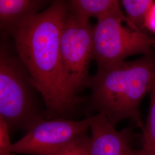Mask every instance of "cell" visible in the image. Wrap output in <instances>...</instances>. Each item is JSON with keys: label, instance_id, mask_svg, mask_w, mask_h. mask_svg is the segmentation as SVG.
Listing matches in <instances>:
<instances>
[{"label": "cell", "instance_id": "13", "mask_svg": "<svg viewBox=\"0 0 155 155\" xmlns=\"http://www.w3.org/2000/svg\"><path fill=\"white\" fill-rule=\"evenodd\" d=\"M10 132L5 121L0 117V155H15L12 152Z\"/></svg>", "mask_w": 155, "mask_h": 155}, {"label": "cell", "instance_id": "1", "mask_svg": "<svg viewBox=\"0 0 155 155\" xmlns=\"http://www.w3.org/2000/svg\"><path fill=\"white\" fill-rule=\"evenodd\" d=\"M68 14L67 1H52L12 33L17 56L41 95L47 119L68 118L81 103L69 93L61 72L60 40Z\"/></svg>", "mask_w": 155, "mask_h": 155}, {"label": "cell", "instance_id": "6", "mask_svg": "<svg viewBox=\"0 0 155 155\" xmlns=\"http://www.w3.org/2000/svg\"><path fill=\"white\" fill-rule=\"evenodd\" d=\"M89 128L87 117L82 120L44 118L36 122L23 137L12 144V152L27 155H53L86 133Z\"/></svg>", "mask_w": 155, "mask_h": 155}, {"label": "cell", "instance_id": "8", "mask_svg": "<svg viewBox=\"0 0 155 155\" xmlns=\"http://www.w3.org/2000/svg\"><path fill=\"white\" fill-rule=\"evenodd\" d=\"M50 1L44 0H0V27L4 35H11L29 18L40 12Z\"/></svg>", "mask_w": 155, "mask_h": 155}, {"label": "cell", "instance_id": "4", "mask_svg": "<svg viewBox=\"0 0 155 155\" xmlns=\"http://www.w3.org/2000/svg\"><path fill=\"white\" fill-rule=\"evenodd\" d=\"M155 40L117 12L97 20L94 25L93 59L98 67L125 61L127 57L152 53Z\"/></svg>", "mask_w": 155, "mask_h": 155}, {"label": "cell", "instance_id": "11", "mask_svg": "<svg viewBox=\"0 0 155 155\" xmlns=\"http://www.w3.org/2000/svg\"><path fill=\"white\" fill-rule=\"evenodd\" d=\"M150 95V108L145 125L142 130L141 143L143 148H155V85Z\"/></svg>", "mask_w": 155, "mask_h": 155}, {"label": "cell", "instance_id": "16", "mask_svg": "<svg viewBox=\"0 0 155 155\" xmlns=\"http://www.w3.org/2000/svg\"></svg>", "mask_w": 155, "mask_h": 155}, {"label": "cell", "instance_id": "15", "mask_svg": "<svg viewBox=\"0 0 155 155\" xmlns=\"http://www.w3.org/2000/svg\"><path fill=\"white\" fill-rule=\"evenodd\" d=\"M133 155H155V148H145L141 150H134Z\"/></svg>", "mask_w": 155, "mask_h": 155}, {"label": "cell", "instance_id": "3", "mask_svg": "<svg viewBox=\"0 0 155 155\" xmlns=\"http://www.w3.org/2000/svg\"><path fill=\"white\" fill-rule=\"evenodd\" d=\"M35 88L26 68L18 56L4 45L0 51V117L9 132L28 131L36 122L46 118L35 98Z\"/></svg>", "mask_w": 155, "mask_h": 155}, {"label": "cell", "instance_id": "10", "mask_svg": "<svg viewBox=\"0 0 155 155\" xmlns=\"http://www.w3.org/2000/svg\"><path fill=\"white\" fill-rule=\"evenodd\" d=\"M155 1L123 0L121 3L127 18L140 29L144 30L145 17Z\"/></svg>", "mask_w": 155, "mask_h": 155}, {"label": "cell", "instance_id": "7", "mask_svg": "<svg viewBox=\"0 0 155 155\" xmlns=\"http://www.w3.org/2000/svg\"><path fill=\"white\" fill-rule=\"evenodd\" d=\"M91 136V155H133L131 128L117 130L102 113L87 114Z\"/></svg>", "mask_w": 155, "mask_h": 155}, {"label": "cell", "instance_id": "12", "mask_svg": "<svg viewBox=\"0 0 155 155\" xmlns=\"http://www.w3.org/2000/svg\"><path fill=\"white\" fill-rule=\"evenodd\" d=\"M90 145L91 138L86 132L52 155H91Z\"/></svg>", "mask_w": 155, "mask_h": 155}, {"label": "cell", "instance_id": "9", "mask_svg": "<svg viewBox=\"0 0 155 155\" xmlns=\"http://www.w3.org/2000/svg\"><path fill=\"white\" fill-rule=\"evenodd\" d=\"M67 5L69 13L86 21L122 11L119 1L115 0H71Z\"/></svg>", "mask_w": 155, "mask_h": 155}, {"label": "cell", "instance_id": "5", "mask_svg": "<svg viewBox=\"0 0 155 155\" xmlns=\"http://www.w3.org/2000/svg\"><path fill=\"white\" fill-rule=\"evenodd\" d=\"M93 25L68 12L61 31L60 55L61 72L69 93L76 99L77 95L89 87L90 64L93 59Z\"/></svg>", "mask_w": 155, "mask_h": 155}, {"label": "cell", "instance_id": "14", "mask_svg": "<svg viewBox=\"0 0 155 155\" xmlns=\"http://www.w3.org/2000/svg\"><path fill=\"white\" fill-rule=\"evenodd\" d=\"M144 27L150 32L155 33V1L150 8L145 17Z\"/></svg>", "mask_w": 155, "mask_h": 155}, {"label": "cell", "instance_id": "2", "mask_svg": "<svg viewBox=\"0 0 155 155\" xmlns=\"http://www.w3.org/2000/svg\"><path fill=\"white\" fill-rule=\"evenodd\" d=\"M155 85V55L98 67L91 76L87 110L104 114L111 124L130 119L143 129L140 107Z\"/></svg>", "mask_w": 155, "mask_h": 155}]
</instances>
